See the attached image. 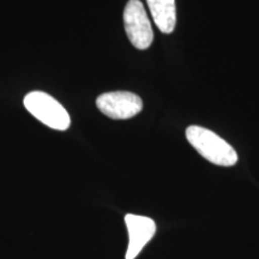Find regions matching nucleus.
<instances>
[{
    "instance_id": "6",
    "label": "nucleus",
    "mask_w": 259,
    "mask_h": 259,
    "mask_svg": "<svg viewBox=\"0 0 259 259\" xmlns=\"http://www.w3.org/2000/svg\"><path fill=\"white\" fill-rule=\"evenodd\" d=\"M155 24L163 34H171L177 24L176 0H147Z\"/></svg>"
},
{
    "instance_id": "1",
    "label": "nucleus",
    "mask_w": 259,
    "mask_h": 259,
    "mask_svg": "<svg viewBox=\"0 0 259 259\" xmlns=\"http://www.w3.org/2000/svg\"><path fill=\"white\" fill-rule=\"evenodd\" d=\"M186 138L199 155L213 164L232 167L238 162V154L234 148L208 128L190 126L186 130Z\"/></svg>"
},
{
    "instance_id": "5",
    "label": "nucleus",
    "mask_w": 259,
    "mask_h": 259,
    "mask_svg": "<svg viewBox=\"0 0 259 259\" xmlns=\"http://www.w3.org/2000/svg\"><path fill=\"white\" fill-rule=\"evenodd\" d=\"M125 223L128 232L126 259H136L156 233V223L153 219L135 213H127Z\"/></svg>"
},
{
    "instance_id": "4",
    "label": "nucleus",
    "mask_w": 259,
    "mask_h": 259,
    "mask_svg": "<svg viewBox=\"0 0 259 259\" xmlns=\"http://www.w3.org/2000/svg\"><path fill=\"white\" fill-rule=\"evenodd\" d=\"M96 106L102 114L116 120L134 118L143 109V101L130 92L105 93L96 99Z\"/></svg>"
},
{
    "instance_id": "2",
    "label": "nucleus",
    "mask_w": 259,
    "mask_h": 259,
    "mask_svg": "<svg viewBox=\"0 0 259 259\" xmlns=\"http://www.w3.org/2000/svg\"><path fill=\"white\" fill-rule=\"evenodd\" d=\"M24 107L32 116L48 127L65 131L70 127L71 118L66 109L53 96L44 92H31L25 95Z\"/></svg>"
},
{
    "instance_id": "3",
    "label": "nucleus",
    "mask_w": 259,
    "mask_h": 259,
    "mask_svg": "<svg viewBox=\"0 0 259 259\" xmlns=\"http://www.w3.org/2000/svg\"><path fill=\"white\" fill-rule=\"evenodd\" d=\"M124 24L130 42L138 50H147L154 41V32L141 0H128L124 10Z\"/></svg>"
}]
</instances>
